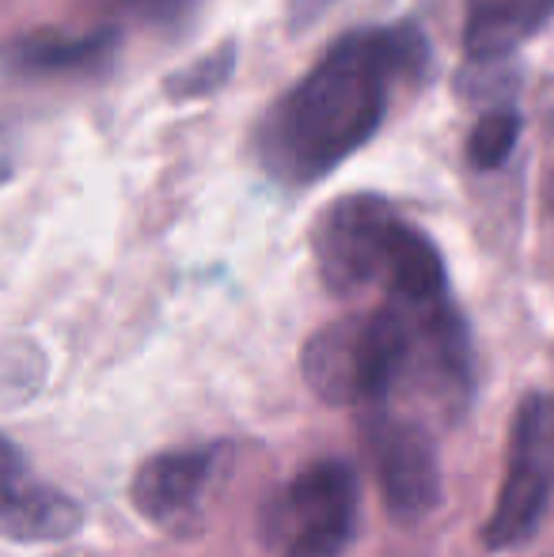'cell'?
Segmentation results:
<instances>
[{
  "mask_svg": "<svg viewBox=\"0 0 554 557\" xmlns=\"http://www.w3.org/2000/svg\"><path fill=\"white\" fill-rule=\"evenodd\" d=\"M429 65L433 53L418 23L346 30L259 117V168L281 186L327 178L377 137L395 84H421Z\"/></svg>",
  "mask_w": 554,
  "mask_h": 557,
  "instance_id": "obj_1",
  "label": "cell"
},
{
  "mask_svg": "<svg viewBox=\"0 0 554 557\" xmlns=\"http://www.w3.org/2000/svg\"><path fill=\"white\" fill-rule=\"evenodd\" d=\"M300 372L327 406H380L399 387L464 413L475 395L471 331L456 300L407 304L384 296L372 311L319 326L300 349Z\"/></svg>",
  "mask_w": 554,
  "mask_h": 557,
  "instance_id": "obj_2",
  "label": "cell"
},
{
  "mask_svg": "<svg viewBox=\"0 0 554 557\" xmlns=\"http://www.w3.org/2000/svg\"><path fill=\"white\" fill-rule=\"evenodd\" d=\"M311 258L327 293L357 296L380 288L392 300H452L436 243L380 194H346L311 224Z\"/></svg>",
  "mask_w": 554,
  "mask_h": 557,
  "instance_id": "obj_3",
  "label": "cell"
},
{
  "mask_svg": "<svg viewBox=\"0 0 554 557\" xmlns=\"http://www.w3.org/2000/svg\"><path fill=\"white\" fill-rule=\"evenodd\" d=\"M361 531V478L327 455L274 485L259 505V543L270 557H342Z\"/></svg>",
  "mask_w": 554,
  "mask_h": 557,
  "instance_id": "obj_4",
  "label": "cell"
},
{
  "mask_svg": "<svg viewBox=\"0 0 554 557\" xmlns=\"http://www.w3.org/2000/svg\"><path fill=\"white\" fill-rule=\"evenodd\" d=\"M554 505V391H528L509 421V455L494 512L482 528L487 550H517Z\"/></svg>",
  "mask_w": 554,
  "mask_h": 557,
  "instance_id": "obj_5",
  "label": "cell"
},
{
  "mask_svg": "<svg viewBox=\"0 0 554 557\" xmlns=\"http://www.w3.org/2000/svg\"><path fill=\"white\" fill-rule=\"evenodd\" d=\"M361 436L392 520L418 523L433 516L441 505V459L426 425L399 413L372 410Z\"/></svg>",
  "mask_w": 554,
  "mask_h": 557,
  "instance_id": "obj_6",
  "label": "cell"
},
{
  "mask_svg": "<svg viewBox=\"0 0 554 557\" xmlns=\"http://www.w3.org/2000/svg\"><path fill=\"white\" fill-rule=\"evenodd\" d=\"M229 459V444H201L156 451L137 467L130 482V500L148 523L163 531L186 535L201 523V500H206L213 478Z\"/></svg>",
  "mask_w": 554,
  "mask_h": 557,
  "instance_id": "obj_7",
  "label": "cell"
},
{
  "mask_svg": "<svg viewBox=\"0 0 554 557\" xmlns=\"http://www.w3.org/2000/svg\"><path fill=\"white\" fill-rule=\"evenodd\" d=\"M0 528L12 543H58L73 539L84 528V508L69 493L30 482L23 470V455L4 441V512Z\"/></svg>",
  "mask_w": 554,
  "mask_h": 557,
  "instance_id": "obj_8",
  "label": "cell"
},
{
  "mask_svg": "<svg viewBox=\"0 0 554 557\" xmlns=\"http://www.w3.org/2000/svg\"><path fill=\"white\" fill-rule=\"evenodd\" d=\"M119 53V30L99 27L88 35H53V30H30L8 42V73L27 76H91L107 69Z\"/></svg>",
  "mask_w": 554,
  "mask_h": 557,
  "instance_id": "obj_9",
  "label": "cell"
},
{
  "mask_svg": "<svg viewBox=\"0 0 554 557\" xmlns=\"http://www.w3.org/2000/svg\"><path fill=\"white\" fill-rule=\"evenodd\" d=\"M554 20V0H464V53L471 65L517 53Z\"/></svg>",
  "mask_w": 554,
  "mask_h": 557,
  "instance_id": "obj_10",
  "label": "cell"
},
{
  "mask_svg": "<svg viewBox=\"0 0 554 557\" xmlns=\"http://www.w3.org/2000/svg\"><path fill=\"white\" fill-rule=\"evenodd\" d=\"M236 73V42H221L217 50L201 53L198 61L183 65L178 73L163 76V96L171 99H206L221 91Z\"/></svg>",
  "mask_w": 554,
  "mask_h": 557,
  "instance_id": "obj_11",
  "label": "cell"
},
{
  "mask_svg": "<svg viewBox=\"0 0 554 557\" xmlns=\"http://www.w3.org/2000/svg\"><path fill=\"white\" fill-rule=\"evenodd\" d=\"M520 140V114L513 107H497V111H487L475 122L471 137H467V163L475 171H494L502 168L513 156Z\"/></svg>",
  "mask_w": 554,
  "mask_h": 557,
  "instance_id": "obj_12",
  "label": "cell"
},
{
  "mask_svg": "<svg viewBox=\"0 0 554 557\" xmlns=\"http://www.w3.org/2000/svg\"><path fill=\"white\" fill-rule=\"evenodd\" d=\"M551 216H554V186H551Z\"/></svg>",
  "mask_w": 554,
  "mask_h": 557,
  "instance_id": "obj_13",
  "label": "cell"
}]
</instances>
